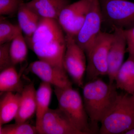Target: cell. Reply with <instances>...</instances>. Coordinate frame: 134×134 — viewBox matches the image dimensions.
<instances>
[{"label":"cell","mask_w":134,"mask_h":134,"mask_svg":"<svg viewBox=\"0 0 134 134\" xmlns=\"http://www.w3.org/2000/svg\"><path fill=\"white\" fill-rule=\"evenodd\" d=\"M82 88L83 100L89 120L96 125L113 108L119 96L115 83L98 78L89 81Z\"/></svg>","instance_id":"obj_1"},{"label":"cell","mask_w":134,"mask_h":134,"mask_svg":"<svg viewBox=\"0 0 134 134\" xmlns=\"http://www.w3.org/2000/svg\"><path fill=\"white\" fill-rule=\"evenodd\" d=\"M100 123V134H125L133 128L134 99L132 95L119 94L113 108Z\"/></svg>","instance_id":"obj_2"},{"label":"cell","mask_w":134,"mask_h":134,"mask_svg":"<svg viewBox=\"0 0 134 134\" xmlns=\"http://www.w3.org/2000/svg\"><path fill=\"white\" fill-rule=\"evenodd\" d=\"M59 107L82 134H92L93 130L89 122V117L79 92L71 87H54Z\"/></svg>","instance_id":"obj_3"},{"label":"cell","mask_w":134,"mask_h":134,"mask_svg":"<svg viewBox=\"0 0 134 134\" xmlns=\"http://www.w3.org/2000/svg\"><path fill=\"white\" fill-rule=\"evenodd\" d=\"M113 37V33L100 32L86 55V77L88 81L107 75L108 51Z\"/></svg>","instance_id":"obj_4"},{"label":"cell","mask_w":134,"mask_h":134,"mask_svg":"<svg viewBox=\"0 0 134 134\" xmlns=\"http://www.w3.org/2000/svg\"><path fill=\"white\" fill-rule=\"evenodd\" d=\"M64 32L58 20L41 18L35 32L25 39L30 48L52 49L65 43Z\"/></svg>","instance_id":"obj_5"},{"label":"cell","mask_w":134,"mask_h":134,"mask_svg":"<svg viewBox=\"0 0 134 134\" xmlns=\"http://www.w3.org/2000/svg\"><path fill=\"white\" fill-rule=\"evenodd\" d=\"M103 21L113 29L134 26V2L127 0H99Z\"/></svg>","instance_id":"obj_6"},{"label":"cell","mask_w":134,"mask_h":134,"mask_svg":"<svg viewBox=\"0 0 134 134\" xmlns=\"http://www.w3.org/2000/svg\"><path fill=\"white\" fill-rule=\"evenodd\" d=\"M65 41L63 67L74 82L82 88L87 66L86 54L77 44L74 37L65 34Z\"/></svg>","instance_id":"obj_7"},{"label":"cell","mask_w":134,"mask_h":134,"mask_svg":"<svg viewBox=\"0 0 134 134\" xmlns=\"http://www.w3.org/2000/svg\"><path fill=\"white\" fill-rule=\"evenodd\" d=\"M103 21L99 0H93L83 24L74 37L86 56L99 34Z\"/></svg>","instance_id":"obj_8"},{"label":"cell","mask_w":134,"mask_h":134,"mask_svg":"<svg viewBox=\"0 0 134 134\" xmlns=\"http://www.w3.org/2000/svg\"><path fill=\"white\" fill-rule=\"evenodd\" d=\"M36 126L38 134H82L59 108H49Z\"/></svg>","instance_id":"obj_9"},{"label":"cell","mask_w":134,"mask_h":134,"mask_svg":"<svg viewBox=\"0 0 134 134\" xmlns=\"http://www.w3.org/2000/svg\"><path fill=\"white\" fill-rule=\"evenodd\" d=\"M28 70L38 77L42 81L54 87L65 88L72 86L65 70L54 66L41 60L32 62L28 67Z\"/></svg>","instance_id":"obj_10"},{"label":"cell","mask_w":134,"mask_h":134,"mask_svg":"<svg viewBox=\"0 0 134 134\" xmlns=\"http://www.w3.org/2000/svg\"><path fill=\"white\" fill-rule=\"evenodd\" d=\"M114 29L107 60V74L109 83H114L117 72L123 63L127 50V41L125 30L120 28Z\"/></svg>","instance_id":"obj_11"},{"label":"cell","mask_w":134,"mask_h":134,"mask_svg":"<svg viewBox=\"0 0 134 134\" xmlns=\"http://www.w3.org/2000/svg\"><path fill=\"white\" fill-rule=\"evenodd\" d=\"M70 3V0H31L25 4L40 18L58 20L62 10Z\"/></svg>","instance_id":"obj_12"},{"label":"cell","mask_w":134,"mask_h":134,"mask_svg":"<svg viewBox=\"0 0 134 134\" xmlns=\"http://www.w3.org/2000/svg\"><path fill=\"white\" fill-rule=\"evenodd\" d=\"M36 91L32 83L24 86L20 93L19 108L15 119L16 122H26L36 114Z\"/></svg>","instance_id":"obj_13"},{"label":"cell","mask_w":134,"mask_h":134,"mask_svg":"<svg viewBox=\"0 0 134 134\" xmlns=\"http://www.w3.org/2000/svg\"><path fill=\"white\" fill-rule=\"evenodd\" d=\"M114 83L120 89L130 95L134 93V58L129 57L123 64L115 76Z\"/></svg>","instance_id":"obj_14"},{"label":"cell","mask_w":134,"mask_h":134,"mask_svg":"<svg viewBox=\"0 0 134 134\" xmlns=\"http://www.w3.org/2000/svg\"><path fill=\"white\" fill-rule=\"evenodd\" d=\"M21 93L5 92L0 98V114L3 124L15 119L19 108Z\"/></svg>","instance_id":"obj_15"},{"label":"cell","mask_w":134,"mask_h":134,"mask_svg":"<svg viewBox=\"0 0 134 134\" xmlns=\"http://www.w3.org/2000/svg\"><path fill=\"white\" fill-rule=\"evenodd\" d=\"M24 86L14 66L0 72V92L21 93Z\"/></svg>","instance_id":"obj_16"},{"label":"cell","mask_w":134,"mask_h":134,"mask_svg":"<svg viewBox=\"0 0 134 134\" xmlns=\"http://www.w3.org/2000/svg\"><path fill=\"white\" fill-rule=\"evenodd\" d=\"M52 85L42 81L36 91V126L49 109L52 93Z\"/></svg>","instance_id":"obj_17"},{"label":"cell","mask_w":134,"mask_h":134,"mask_svg":"<svg viewBox=\"0 0 134 134\" xmlns=\"http://www.w3.org/2000/svg\"><path fill=\"white\" fill-rule=\"evenodd\" d=\"M92 0H79L70 3L60 13L58 21L66 34L69 33L72 24L82 8Z\"/></svg>","instance_id":"obj_18"},{"label":"cell","mask_w":134,"mask_h":134,"mask_svg":"<svg viewBox=\"0 0 134 134\" xmlns=\"http://www.w3.org/2000/svg\"><path fill=\"white\" fill-rule=\"evenodd\" d=\"M22 31L20 32L10 42L9 53L14 66L26 60L28 55V45Z\"/></svg>","instance_id":"obj_19"},{"label":"cell","mask_w":134,"mask_h":134,"mask_svg":"<svg viewBox=\"0 0 134 134\" xmlns=\"http://www.w3.org/2000/svg\"><path fill=\"white\" fill-rule=\"evenodd\" d=\"M38 134L37 128L26 122H16L3 127L2 134Z\"/></svg>","instance_id":"obj_20"},{"label":"cell","mask_w":134,"mask_h":134,"mask_svg":"<svg viewBox=\"0 0 134 134\" xmlns=\"http://www.w3.org/2000/svg\"><path fill=\"white\" fill-rule=\"evenodd\" d=\"M21 31L18 25L7 21L6 19L0 22V45L11 41Z\"/></svg>","instance_id":"obj_21"},{"label":"cell","mask_w":134,"mask_h":134,"mask_svg":"<svg viewBox=\"0 0 134 134\" xmlns=\"http://www.w3.org/2000/svg\"><path fill=\"white\" fill-rule=\"evenodd\" d=\"M17 13L18 25L23 31L30 23L35 14L26 7L24 2L19 6Z\"/></svg>","instance_id":"obj_22"},{"label":"cell","mask_w":134,"mask_h":134,"mask_svg":"<svg viewBox=\"0 0 134 134\" xmlns=\"http://www.w3.org/2000/svg\"><path fill=\"white\" fill-rule=\"evenodd\" d=\"M24 0H0V16L17 13Z\"/></svg>","instance_id":"obj_23"},{"label":"cell","mask_w":134,"mask_h":134,"mask_svg":"<svg viewBox=\"0 0 134 134\" xmlns=\"http://www.w3.org/2000/svg\"><path fill=\"white\" fill-rule=\"evenodd\" d=\"M10 42H7L0 45V72L12 66L9 53Z\"/></svg>","instance_id":"obj_24"},{"label":"cell","mask_w":134,"mask_h":134,"mask_svg":"<svg viewBox=\"0 0 134 134\" xmlns=\"http://www.w3.org/2000/svg\"><path fill=\"white\" fill-rule=\"evenodd\" d=\"M125 33L127 41L126 51L129 55L134 58V26L125 30Z\"/></svg>","instance_id":"obj_25"},{"label":"cell","mask_w":134,"mask_h":134,"mask_svg":"<svg viewBox=\"0 0 134 134\" xmlns=\"http://www.w3.org/2000/svg\"><path fill=\"white\" fill-rule=\"evenodd\" d=\"M3 125V123L2 119L1 117V114H0V134H2V125Z\"/></svg>","instance_id":"obj_26"},{"label":"cell","mask_w":134,"mask_h":134,"mask_svg":"<svg viewBox=\"0 0 134 134\" xmlns=\"http://www.w3.org/2000/svg\"><path fill=\"white\" fill-rule=\"evenodd\" d=\"M125 134H134V128L127 131Z\"/></svg>","instance_id":"obj_27"},{"label":"cell","mask_w":134,"mask_h":134,"mask_svg":"<svg viewBox=\"0 0 134 134\" xmlns=\"http://www.w3.org/2000/svg\"><path fill=\"white\" fill-rule=\"evenodd\" d=\"M5 20V18L3 16H0V22Z\"/></svg>","instance_id":"obj_28"},{"label":"cell","mask_w":134,"mask_h":134,"mask_svg":"<svg viewBox=\"0 0 134 134\" xmlns=\"http://www.w3.org/2000/svg\"><path fill=\"white\" fill-rule=\"evenodd\" d=\"M132 97H133V98L134 99V95H132Z\"/></svg>","instance_id":"obj_29"}]
</instances>
